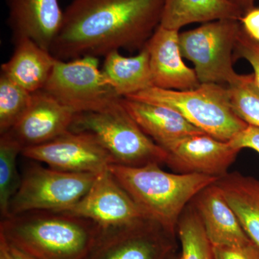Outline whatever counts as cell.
<instances>
[{
	"instance_id": "6da1fadb",
	"label": "cell",
	"mask_w": 259,
	"mask_h": 259,
	"mask_svg": "<svg viewBox=\"0 0 259 259\" xmlns=\"http://www.w3.org/2000/svg\"><path fill=\"white\" fill-rule=\"evenodd\" d=\"M164 0H72L50 48L58 60L141 51L161 25Z\"/></svg>"
},
{
	"instance_id": "7a4b0ae2",
	"label": "cell",
	"mask_w": 259,
	"mask_h": 259,
	"mask_svg": "<svg viewBox=\"0 0 259 259\" xmlns=\"http://www.w3.org/2000/svg\"><path fill=\"white\" fill-rule=\"evenodd\" d=\"M159 165L112 164L109 171L134 199L145 217L175 237L181 215L189 202L219 179L197 174L168 173L162 170Z\"/></svg>"
},
{
	"instance_id": "3957f363",
	"label": "cell",
	"mask_w": 259,
	"mask_h": 259,
	"mask_svg": "<svg viewBox=\"0 0 259 259\" xmlns=\"http://www.w3.org/2000/svg\"><path fill=\"white\" fill-rule=\"evenodd\" d=\"M102 227L62 212L32 211L1 220L0 237L37 259H83Z\"/></svg>"
},
{
	"instance_id": "277c9868",
	"label": "cell",
	"mask_w": 259,
	"mask_h": 259,
	"mask_svg": "<svg viewBox=\"0 0 259 259\" xmlns=\"http://www.w3.org/2000/svg\"><path fill=\"white\" fill-rule=\"evenodd\" d=\"M125 98L174 109L197 128L225 142L248 125L233 111L228 88L218 83H200L187 91L153 87Z\"/></svg>"
},
{
	"instance_id": "5b68a950",
	"label": "cell",
	"mask_w": 259,
	"mask_h": 259,
	"mask_svg": "<svg viewBox=\"0 0 259 259\" xmlns=\"http://www.w3.org/2000/svg\"><path fill=\"white\" fill-rule=\"evenodd\" d=\"M122 99L102 111L76 114L69 131L93 134L110 153L114 164L165 163L166 151L145 134L126 110Z\"/></svg>"
},
{
	"instance_id": "8992f818",
	"label": "cell",
	"mask_w": 259,
	"mask_h": 259,
	"mask_svg": "<svg viewBox=\"0 0 259 259\" xmlns=\"http://www.w3.org/2000/svg\"><path fill=\"white\" fill-rule=\"evenodd\" d=\"M97 176L32 164L22 176L18 192L10 201L8 217L32 211H67L88 193Z\"/></svg>"
},
{
	"instance_id": "52a82bcc",
	"label": "cell",
	"mask_w": 259,
	"mask_h": 259,
	"mask_svg": "<svg viewBox=\"0 0 259 259\" xmlns=\"http://www.w3.org/2000/svg\"><path fill=\"white\" fill-rule=\"evenodd\" d=\"M241 30L240 20L226 19L180 33L182 57L193 63L200 83L227 87L236 76L233 53Z\"/></svg>"
},
{
	"instance_id": "ba28073f",
	"label": "cell",
	"mask_w": 259,
	"mask_h": 259,
	"mask_svg": "<svg viewBox=\"0 0 259 259\" xmlns=\"http://www.w3.org/2000/svg\"><path fill=\"white\" fill-rule=\"evenodd\" d=\"M44 92L75 113L98 112L120 101L99 68L98 58L56 61Z\"/></svg>"
},
{
	"instance_id": "9c48e42d",
	"label": "cell",
	"mask_w": 259,
	"mask_h": 259,
	"mask_svg": "<svg viewBox=\"0 0 259 259\" xmlns=\"http://www.w3.org/2000/svg\"><path fill=\"white\" fill-rule=\"evenodd\" d=\"M173 238L148 219L102 228L83 259H168L173 255Z\"/></svg>"
},
{
	"instance_id": "30bf717a",
	"label": "cell",
	"mask_w": 259,
	"mask_h": 259,
	"mask_svg": "<svg viewBox=\"0 0 259 259\" xmlns=\"http://www.w3.org/2000/svg\"><path fill=\"white\" fill-rule=\"evenodd\" d=\"M22 155L59 171L98 174L108 169L114 161L93 134L68 131L56 139L25 148Z\"/></svg>"
},
{
	"instance_id": "8fae6325",
	"label": "cell",
	"mask_w": 259,
	"mask_h": 259,
	"mask_svg": "<svg viewBox=\"0 0 259 259\" xmlns=\"http://www.w3.org/2000/svg\"><path fill=\"white\" fill-rule=\"evenodd\" d=\"M62 212L90 220L103 228L127 226L147 219L109 168L97 175L79 202Z\"/></svg>"
},
{
	"instance_id": "7c38bea8",
	"label": "cell",
	"mask_w": 259,
	"mask_h": 259,
	"mask_svg": "<svg viewBox=\"0 0 259 259\" xmlns=\"http://www.w3.org/2000/svg\"><path fill=\"white\" fill-rule=\"evenodd\" d=\"M166 163L179 174H197L221 178L228 173L239 153L229 142L220 141L204 132L174 141L163 148Z\"/></svg>"
},
{
	"instance_id": "4fadbf2b",
	"label": "cell",
	"mask_w": 259,
	"mask_h": 259,
	"mask_svg": "<svg viewBox=\"0 0 259 259\" xmlns=\"http://www.w3.org/2000/svg\"><path fill=\"white\" fill-rule=\"evenodd\" d=\"M75 115L71 109L41 90L32 93L31 104L27 111L5 134L9 135L23 150L34 147L69 131Z\"/></svg>"
},
{
	"instance_id": "5bb4252c",
	"label": "cell",
	"mask_w": 259,
	"mask_h": 259,
	"mask_svg": "<svg viewBox=\"0 0 259 259\" xmlns=\"http://www.w3.org/2000/svg\"><path fill=\"white\" fill-rule=\"evenodd\" d=\"M145 47L149 54L153 88L187 91L200 84L194 69L182 60L179 30L159 25Z\"/></svg>"
},
{
	"instance_id": "9a60e30c",
	"label": "cell",
	"mask_w": 259,
	"mask_h": 259,
	"mask_svg": "<svg viewBox=\"0 0 259 259\" xmlns=\"http://www.w3.org/2000/svg\"><path fill=\"white\" fill-rule=\"evenodd\" d=\"M8 24L15 40L28 37L50 50L62 24L58 0H6Z\"/></svg>"
},
{
	"instance_id": "2e32d148",
	"label": "cell",
	"mask_w": 259,
	"mask_h": 259,
	"mask_svg": "<svg viewBox=\"0 0 259 259\" xmlns=\"http://www.w3.org/2000/svg\"><path fill=\"white\" fill-rule=\"evenodd\" d=\"M192 202L212 246H238L252 242L216 183L201 191Z\"/></svg>"
},
{
	"instance_id": "e0dca14e",
	"label": "cell",
	"mask_w": 259,
	"mask_h": 259,
	"mask_svg": "<svg viewBox=\"0 0 259 259\" xmlns=\"http://www.w3.org/2000/svg\"><path fill=\"white\" fill-rule=\"evenodd\" d=\"M122 103L145 134L162 148L189 135L203 132L170 107L125 97Z\"/></svg>"
},
{
	"instance_id": "ac0fdd59",
	"label": "cell",
	"mask_w": 259,
	"mask_h": 259,
	"mask_svg": "<svg viewBox=\"0 0 259 259\" xmlns=\"http://www.w3.org/2000/svg\"><path fill=\"white\" fill-rule=\"evenodd\" d=\"M57 59L50 51L28 37L15 40L11 58L2 64L1 73L30 93L41 91Z\"/></svg>"
},
{
	"instance_id": "d6986e66",
	"label": "cell",
	"mask_w": 259,
	"mask_h": 259,
	"mask_svg": "<svg viewBox=\"0 0 259 259\" xmlns=\"http://www.w3.org/2000/svg\"><path fill=\"white\" fill-rule=\"evenodd\" d=\"M103 73L107 83L119 97L124 98L153 88L149 54L146 47L132 57L113 51L105 56Z\"/></svg>"
},
{
	"instance_id": "ffe728a7",
	"label": "cell",
	"mask_w": 259,
	"mask_h": 259,
	"mask_svg": "<svg viewBox=\"0 0 259 259\" xmlns=\"http://www.w3.org/2000/svg\"><path fill=\"white\" fill-rule=\"evenodd\" d=\"M216 185L247 236L259 247V180L233 172L220 178Z\"/></svg>"
},
{
	"instance_id": "44dd1931",
	"label": "cell",
	"mask_w": 259,
	"mask_h": 259,
	"mask_svg": "<svg viewBox=\"0 0 259 259\" xmlns=\"http://www.w3.org/2000/svg\"><path fill=\"white\" fill-rule=\"evenodd\" d=\"M243 13L228 0H164L161 25L180 30L192 23L218 20H241Z\"/></svg>"
},
{
	"instance_id": "7402d4cb",
	"label": "cell",
	"mask_w": 259,
	"mask_h": 259,
	"mask_svg": "<svg viewBox=\"0 0 259 259\" xmlns=\"http://www.w3.org/2000/svg\"><path fill=\"white\" fill-rule=\"evenodd\" d=\"M182 245L180 259H214L202 221L194 205H187L177 226Z\"/></svg>"
},
{
	"instance_id": "603a6c76",
	"label": "cell",
	"mask_w": 259,
	"mask_h": 259,
	"mask_svg": "<svg viewBox=\"0 0 259 259\" xmlns=\"http://www.w3.org/2000/svg\"><path fill=\"white\" fill-rule=\"evenodd\" d=\"M0 212L1 220L8 216L10 201L18 192L22 176L17 166V158L23 149L7 134H0Z\"/></svg>"
},
{
	"instance_id": "cb8c5ba5",
	"label": "cell",
	"mask_w": 259,
	"mask_h": 259,
	"mask_svg": "<svg viewBox=\"0 0 259 259\" xmlns=\"http://www.w3.org/2000/svg\"><path fill=\"white\" fill-rule=\"evenodd\" d=\"M227 88L235 113L248 125L259 127V88L254 75L237 74Z\"/></svg>"
},
{
	"instance_id": "d4e9b609",
	"label": "cell",
	"mask_w": 259,
	"mask_h": 259,
	"mask_svg": "<svg viewBox=\"0 0 259 259\" xmlns=\"http://www.w3.org/2000/svg\"><path fill=\"white\" fill-rule=\"evenodd\" d=\"M32 93L1 73L0 75V134L10 131L30 107Z\"/></svg>"
},
{
	"instance_id": "484cf974",
	"label": "cell",
	"mask_w": 259,
	"mask_h": 259,
	"mask_svg": "<svg viewBox=\"0 0 259 259\" xmlns=\"http://www.w3.org/2000/svg\"><path fill=\"white\" fill-rule=\"evenodd\" d=\"M235 53L236 57L243 58L251 65L255 81L259 88V42L248 37L243 28L237 40Z\"/></svg>"
},
{
	"instance_id": "4316f807",
	"label": "cell",
	"mask_w": 259,
	"mask_h": 259,
	"mask_svg": "<svg viewBox=\"0 0 259 259\" xmlns=\"http://www.w3.org/2000/svg\"><path fill=\"white\" fill-rule=\"evenodd\" d=\"M214 259H259V247L253 242L238 246H212Z\"/></svg>"
},
{
	"instance_id": "83f0119b",
	"label": "cell",
	"mask_w": 259,
	"mask_h": 259,
	"mask_svg": "<svg viewBox=\"0 0 259 259\" xmlns=\"http://www.w3.org/2000/svg\"><path fill=\"white\" fill-rule=\"evenodd\" d=\"M230 144L241 151L243 148H251L259 153V127L248 125L243 131L237 134Z\"/></svg>"
},
{
	"instance_id": "f1b7e54d",
	"label": "cell",
	"mask_w": 259,
	"mask_h": 259,
	"mask_svg": "<svg viewBox=\"0 0 259 259\" xmlns=\"http://www.w3.org/2000/svg\"><path fill=\"white\" fill-rule=\"evenodd\" d=\"M240 22L247 35L259 42V8L253 7L245 12Z\"/></svg>"
},
{
	"instance_id": "f546056e",
	"label": "cell",
	"mask_w": 259,
	"mask_h": 259,
	"mask_svg": "<svg viewBox=\"0 0 259 259\" xmlns=\"http://www.w3.org/2000/svg\"><path fill=\"white\" fill-rule=\"evenodd\" d=\"M0 259H37L0 237Z\"/></svg>"
},
{
	"instance_id": "4dcf8cb0",
	"label": "cell",
	"mask_w": 259,
	"mask_h": 259,
	"mask_svg": "<svg viewBox=\"0 0 259 259\" xmlns=\"http://www.w3.org/2000/svg\"><path fill=\"white\" fill-rule=\"evenodd\" d=\"M232 4L236 6L244 14L254 7L255 0H228Z\"/></svg>"
},
{
	"instance_id": "1f68e13d",
	"label": "cell",
	"mask_w": 259,
	"mask_h": 259,
	"mask_svg": "<svg viewBox=\"0 0 259 259\" xmlns=\"http://www.w3.org/2000/svg\"><path fill=\"white\" fill-rule=\"evenodd\" d=\"M168 259H180V256H178V255H172L171 257H170Z\"/></svg>"
}]
</instances>
